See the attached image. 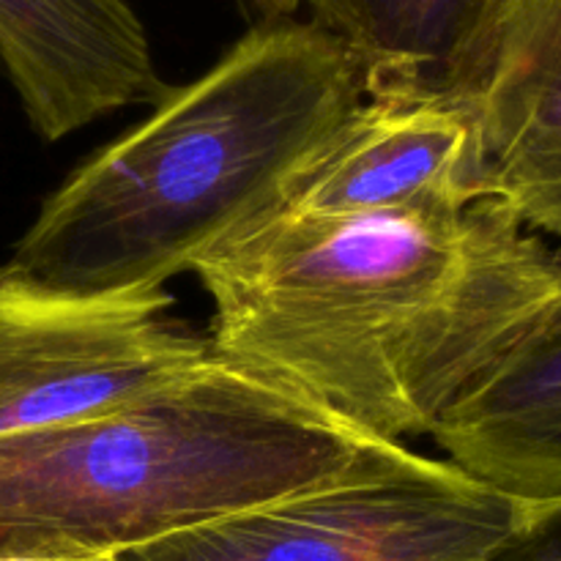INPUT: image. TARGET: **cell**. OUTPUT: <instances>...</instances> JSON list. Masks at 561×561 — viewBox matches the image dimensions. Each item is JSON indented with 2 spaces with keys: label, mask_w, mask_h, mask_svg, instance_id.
<instances>
[{
  "label": "cell",
  "mask_w": 561,
  "mask_h": 561,
  "mask_svg": "<svg viewBox=\"0 0 561 561\" xmlns=\"http://www.w3.org/2000/svg\"><path fill=\"white\" fill-rule=\"evenodd\" d=\"M561 255L499 197L305 217L197 261L211 351L365 436H433L557 290Z\"/></svg>",
  "instance_id": "6da1fadb"
},
{
  "label": "cell",
  "mask_w": 561,
  "mask_h": 561,
  "mask_svg": "<svg viewBox=\"0 0 561 561\" xmlns=\"http://www.w3.org/2000/svg\"><path fill=\"white\" fill-rule=\"evenodd\" d=\"M362 99L365 77L340 38L312 20L261 22L77 168L5 266L71 296L164 288L274 211Z\"/></svg>",
  "instance_id": "7a4b0ae2"
},
{
  "label": "cell",
  "mask_w": 561,
  "mask_h": 561,
  "mask_svg": "<svg viewBox=\"0 0 561 561\" xmlns=\"http://www.w3.org/2000/svg\"><path fill=\"white\" fill-rule=\"evenodd\" d=\"M398 447L211 354L118 409L0 438V557L110 561Z\"/></svg>",
  "instance_id": "3957f363"
},
{
  "label": "cell",
  "mask_w": 561,
  "mask_h": 561,
  "mask_svg": "<svg viewBox=\"0 0 561 561\" xmlns=\"http://www.w3.org/2000/svg\"><path fill=\"white\" fill-rule=\"evenodd\" d=\"M537 510L403 444L332 482L110 561H488Z\"/></svg>",
  "instance_id": "277c9868"
},
{
  "label": "cell",
  "mask_w": 561,
  "mask_h": 561,
  "mask_svg": "<svg viewBox=\"0 0 561 561\" xmlns=\"http://www.w3.org/2000/svg\"><path fill=\"white\" fill-rule=\"evenodd\" d=\"M173 296H71L0 266V438L69 425L179 381L214 354Z\"/></svg>",
  "instance_id": "5b68a950"
},
{
  "label": "cell",
  "mask_w": 561,
  "mask_h": 561,
  "mask_svg": "<svg viewBox=\"0 0 561 561\" xmlns=\"http://www.w3.org/2000/svg\"><path fill=\"white\" fill-rule=\"evenodd\" d=\"M485 195L477 129L442 91L365 93L299 164L277 208L305 217L460 208Z\"/></svg>",
  "instance_id": "8992f818"
},
{
  "label": "cell",
  "mask_w": 561,
  "mask_h": 561,
  "mask_svg": "<svg viewBox=\"0 0 561 561\" xmlns=\"http://www.w3.org/2000/svg\"><path fill=\"white\" fill-rule=\"evenodd\" d=\"M442 93L474 124L485 195L561 239V0H502Z\"/></svg>",
  "instance_id": "52a82bcc"
},
{
  "label": "cell",
  "mask_w": 561,
  "mask_h": 561,
  "mask_svg": "<svg viewBox=\"0 0 561 561\" xmlns=\"http://www.w3.org/2000/svg\"><path fill=\"white\" fill-rule=\"evenodd\" d=\"M0 60L44 140L168 93L129 0H0Z\"/></svg>",
  "instance_id": "ba28073f"
},
{
  "label": "cell",
  "mask_w": 561,
  "mask_h": 561,
  "mask_svg": "<svg viewBox=\"0 0 561 561\" xmlns=\"http://www.w3.org/2000/svg\"><path fill=\"white\" fill-rule=\"evenodd\" d=\"M433 438L449 463L507 496L561 502V268L540 316Z\"/></svg>",
  "instance_id": "9c48e42d"
},
{
  "label": "cell",
  "mask_w": 561,
  "mask_h": 561,
  "mask_svg": "<svg viewBox=\"0 0 561 561\" xmlns=\"http://www.w3.org/2000/svg\"><path fill=\"white\" fill-rule=\"evenodd\" d=\"M345 44L365 93L442 91L502 0H301Z\"/></svg>",
  "instance_id": "30bf717a"
},
{
  "label": "cell",
  "mask_w": 561,
  "mask_h": 561,
  "mask_svg": "<svg viewBox=\"0 0 561 561\" xmlns=\"http://www.w3.org/2000/svg\"><path fill=\"white\" fill-rule=\"evenodd\" d=\"M488 561H561V502L540 504L529 524Z\"/></svg>",
  "instance_id": "8fae6325"
},
{
  "label": "cell",
  "mask_w": 561,
  "mask_h": 561,
  "mask_svg": "<svg viewBox=\"0 0 561 561\" xmlns=\"http://www.w3.org/2000/svg\"><path fill=\"white\" fill-rule=\"evenodd\" d=\"M257 11H261L263 22L268 20H288L301 9V0H252Z\"/></svg>",
  "instance_id": "7c38bea8"
},
{
  "label": "cell",
  "mask_w": 561,
  "mask_h": 561,
  "mask_svg": "<svg viewBox=\"0 0 561 561\" xmlns=\"http://www.w3.org/2000/svg\"><path fill=\"white\" fill-rule=\"evenodd\" d=\"M0 561H82V559H25V557H0Z\"/></svg>",
  "instance_id": "4fadbf2b"
}]
</instances>
